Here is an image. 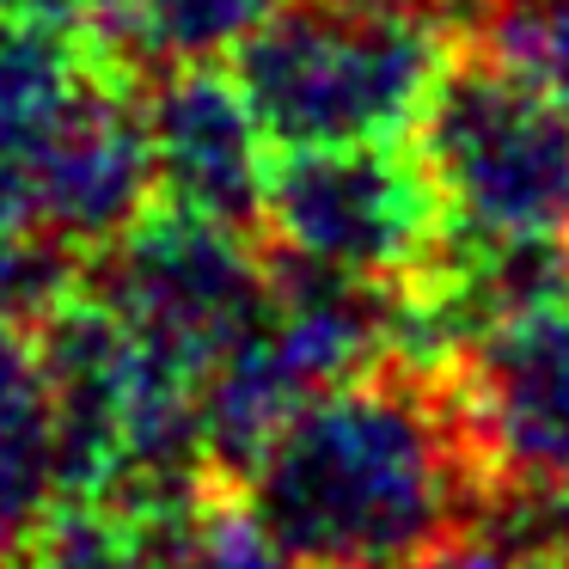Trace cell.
Returning a JSON list of instances; mask_svg holds the SVG:
<instances>
[{"label": "cell", "instance_id": "cell-1", "mask_svg": "<svg viewBox=\"0 0 569 569\" xmlns=\"http://www.w3.org/2000/svg\"><path fill=\"white\" fill-rule=\"evenodd\" d=\"M233 483L300 569H429L471 539L496 471L453 373L380 361L300 398Z\"/></svg>", "mask_w": 569, "mask_h": 569}, {"label": "cell", "instance_id": "cell-2", "mask_svg": "<svg viewBox=\"0 0 569 569\" xmlns=\"http://www.w3.org/2000/svg\"><path fill=\"white\" fill-rule=\"evenodd\" d=\"M453 31L356 0H282L233 50V74L270 148L410 141Z\"/></svg>", "mask_w": 569, "mask_h": 569}, {"label": "cell", "instance_id": "cell-3", "mask_svg": "<svg viewBox=\"0 0 569 569\" xmlns=\"http://www.w3.org/2000/svg\"><path fill=\"white\" fill-rule=\"evenodd\" d=\"M410 148L453 233L569 239V104L496 43H453Z\"/></svg>", "mask_w": 569, "mask_h": 569}, {"label": "cell", "instance_id": "cell-4", "mask_svg": "<svg viewBox=\"0 0 569 569\" xmlns=\"http://www.w3.org/2000/svg\"><path fill=\"white\" fill-rule=\"evenodd\" d=\"M80 282L202 386L276 307V258L258 233H233L166 202L87 258Z\"/></svg>", "mask_w": 569, "mask_h": 569}, {"label": "cell", "instance_id": "cell-5", "mask_svg": "<svg viewBox=\"0 0 569 569\" xmlns=\"http://www.w3.org/2000/svg\"><path fill=\"white\" fill-rule=\"evenodd\" d=\"M447 209L405 141L282 148L270 166L263 246L356 282H410L435 258Z\"/></svg>", "mask_w": 569, "mask_h": 569}, {"label": "cell", "instance_id": "cell-6", "mask_svg": "<svg viewBox=\"0 0 569 569\" xmlns=\"http://www.w3.org/2000/svg\"><path fill=\"white\" fill-rule=\"evenodd\" d=\"M153 190L166 209L263 239L276 148L227 62H184L148 74Z\"/></svg>", "mask_w": 569, "mask_h": 569}, {"label": "cell", "instance_id": "cell-7", "mask_svg": "<svg viewBox=\"0 0 569 569\" xmlns=\"http://www.w3.org/2000/svg\"><path fill=\"white\" fill-rule=\"evenodd\" d=\"M447 373L496 478L569 483V295L490 331Z\"/></svg>", "mask_w": 569, "mask_h": 569}, {"label": "cell", "instance_id": "cell-8", "mask_svg": "<svg viewBox=\"0 0 569 569\" xmlns=\"http://www.w3.org/2000/svg\"><path fill=\"white\" fill-rule=\"evenodd\" d=\"M62 496V429L38 325L0 312V569H19Z\"/></svg>", "mask_w": 569, "mask_h": 569}, {"label": "cell", "instance_id": "cell-9", "mask_svg": "<svg viewBox=\"0 0 569 569\" xmlns=\"http://www.w3.org/2000/svg\"><path fill=\"white\" fill-rule=\"evenodd\" d=\"M123 508L141 515L166 569H300L227 471L172 496H141Z\"/></svg>", "mask_w": 569, "mask_h": 569}, {"label": "cell", "instance_id": "cell-10", "mask_svg": "<svg viewBox=\"0 0 569 569\" xmlns=\"http://www.w3.org/2000/svg\"><path fill=\"white\" fill-rule=\"evenodd\" d=\"M276 7L282 0H129L104 43L141 74L184 62H233V50Z\"/></svg>", "mask_w": 569, "mask_h": 569}, {"label": "cell", "instance_id": "cell-11", "mask_svg": "<svg viewBox=\"0 0 569 569\" xmlns=\"http://www.w3.org/2000/svg\"><path fill=\"white\" fill-rule=\"evenodd\" d=\"M19 569H166L136 508L104 496H62L56 515L26 545Z\"/></svg>", "mask_w": 569, "mask_h": 569}, {"label": "cell", "instance_id": "cell-12", "mask_svg": "<svg viewBox=\"0 0 569 569\" xmlns=\"http://www.w3.org/2000/svg\"><path fill=\"white\" fill-rule=\"evenodd\" d=\"M478 38L515 56L569 104V0H483Z\"/></svg>", "mask_w": 569, "mask_h": 569}, {"label": "cell", "instance_id": "cell-13", "mask_svg": "<svg viewBox=\"0 0 569 569\" xmlns=\"http://www.w3.org/2000/svg\"><path fill=\"white\" fill-rule=\"evenodd\" d=\"M356 7H373V13H405V19H422V26H441V31H478L483 19V0H356Z\"/></svg>", "mask_w": 569, "mask_h": 569}, {"label": "cell", "instance_id": "cell-14", "mask_svg": "<svg viewBox=\"0 0 569 569\" xmlns=\"http://www.w3.org/2000/svg\"><path fill=\"white\" fill-rule=\"evenodd\" d=\"M0 19H74V26H87L80 0H0Z\"/></svg>", "mask_w": 569, "mask_h": 569}, {"label": "cell", "instance_id": "cell-15", "mask_svg": "<svg viewBox=\"0 0 569 569\" xmlns=\"http://www.w3.org/2000/svg\"><path fill=\"white\" fill-rule=\"evenodd\" d=\"M123 7H129V0H80V19H87V26L104 38V31H111L117 19H123Z\"/></svg>", "mask_w": 569, "mask_h": 569}]
</instances>
